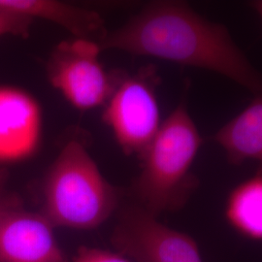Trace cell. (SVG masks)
Returning a JSON list of instances; mask_svg holds the SVG:
<instances>
[{
    "instance_id": "obj_9",
    "label": "cell",
    "mask_w": 262,
    "mask_h": 262,
    "mask_svg": "<svg viewBox=\"0 0 262 262\" xmlns=\"http://www.w3.org/2000/svg\"><path fill=\"white\" fill-rule=\"evenodd\" d=\"M0 10L31 19H46L64 28L74 38L98 44L108 31L97 12L56 0H0Z\"/></svg>"
},
{
    "instance_id": "obj_11",
    "label": "cell",
    "mask_w": 262,
    "mask_h": 262,
    "mask_svg": "<svg viewBox=\"0 0 262 262\" xmlns=\"http://www.w3.org/2000/svg\"><path fill=\"white\" fill-rule=\"evenodd\" d=\"M225 216L237 232L253 241L262 239V173L238 185L230 192Z\"/></svg>"
},
{
    "instance_id": "obj_2",
    "label": "cell",
    "mask_w": 262,
    "mask_h": 262,
    "mask_svg": "<svg viewBox=\"0 0 262 262\" xmlns=\"http://www.w3.org/2000/svg\"><path fill=\"white\" fill-rule=\"evenodd\" d=\"M202 145L196 124L183 98L139 160L140 174L131 191L139 206L157 215L174 212L187 204L196 188L191 167Z\"/></svg>"
},
{
    "instance_id": "obj_5",
    "label": "cell",
    "mask_w": 262,
    "mask_h": 262,
    "mask_svg": "<svg viewBox=\"0 0 262 262\" xmlns=\"http://www.w3.org/2000/svg\"><path fill=\"white\" fill-rule=\"evenodd\" d=\"M101 52L95 41L72 38L57 44L48 59L50 83L79 110L103 107L112 93L116 71L104 69Z\"/></svg>"
},
{
    "instance_id": "obj_4",
    "label": "cell",
    "mask_w": 262,
    "mask_h": 262,
    "mask_svg": "<svg viewBox=\"0 0 262 262\" xmlns=\"http://www.w3.org/2000/svg\"><path fill=\"white\" fill-rule=\"evenodd\" d=\"M156 68L135 74L116 71L112 93L104 105L102 120L125 156L142 158L161 125Z\"/></svg>"
},
{
    "instance_id": "obj_8",
    "label": "cell",
    "mask_w": 262,
    "mask_h": 262,
    "mask_svg": "<svg viewBox=\"0 0 262 262\" xmlns=\"http://www.w3.org/2000/svg\"><path fill=\"white\" fill-rule=\"evenodd\" d=\"M42 111L27 92L0 86V164L29 159L40 145Z\"/></svg>"
},
{
    "instance_id": "obj_12",
    "label": "cell",
    "mask_w": 262,
    "mask_h": 262,
    "mask_svg": "<svg viewBox=\"0 0 262 262\" xmlns=\"http://www.w3.org/2000/svg\"><path fill=\"white\" fill-rule=\"evenodd\" d=\"M33 19L26 16L0 10V36L28 37Z\"/></svg>"
},
{
    "instance_id": "obj_10",
    "label": "cell",
    "mask_w": 262,
    "mask_h": 262,
    "mask_svg": "<svg viewBox=\"0 0 262 262\" xmlns=\"http://www.w3.org/2000/svg\"><path fill=\"white\" fill-rule=\"evenodd\" d=\"M233 165L246 161H261L262 98L256 95L242 112L225 124L214 136Z\"/></svg>"
},
{
    "instance_id": "obj_14",
    "label": "cell",
    "mask_w": 262,
    "mask_h": 262,
    "mask_svg": "<svg viewBox=\"0 0 262 262\" xmlns=\"http://www.w3.org/2000/svg\"><path fill=\"white\" fill-rule=\"evenodd\" d=\"M16 205H19V200L14 195L8 193L0 180V210Z\"/></svg>"
},
{
    "instance_id": "obj_7",
    "label": "cell",
    "mask_w": 262,
    "mask_h": 262,
    "mask_svg": "<svg viewBox=\"0 0 262 262\" xmlns=\"http://www.w3.org/2000/svg\"><path fill=\"white\" fill-rule=\"evenodd\" d=\"M41 213L19 205L0 210V262H68Z\"/></svg>"
},
{
    "instance_id": "obj_13",
    "label": "cell",
    "mask_w": 262,
    "mask_h": 262,
    "mask_svg": "<svg viewBox=\"0 0 262 262\" xmlns=\"http://www.w3.org/2000/svg\"><path fill=\"white\" fill-rule=\"evenodd\" d=\"M72 262H132L122 254L98 248L82 247Z\"/></svg>"
},
{
    "instance_id": "obj_1",
    "label": "cell",
    "mask_w": 262,
    "mask_h": 262,
    "mask_svg": "<svg viewBox=\"0 0 262 262\" xmlns=\"http://www.w3.org/2000/svg\"><path fill=\"white\" fill-rule=\"evenodd\" d=\"M102 51L155 56L225 76L255 95L261 77L236 45L228 29L180 1H154L121 28L107 31Z\"/></svg>"
},
{
    "instance_id": "obj_3",
    "label": "cell",
    "mask_w": 262,
    "mask_h": 262,
    "mask_svg": "<svg viewBox=\"0 0 262 262\" xmlns=\"http://www.w3.org/2000/svg\"><path fill=\"white\" fill-rule=\"evenodd\" d=\"M120 192L102 175L83 142L68 141L43 184L44 215L54 227L96 228L115 213Z\"/></svg>"
},
{
    "instance_id": "obj_6",
    "label": "cell",
    "mask_w": 262,
    "mask_h": 262,
    "mask_svg": "<svg viewBox=\"0 0 262 262\" xmlns=\"http://www.w3.org/2000/svg\"><path fill=\"white\" fill-rule=\"evenodd\" d=\"M111 243L132 262H204L192 237L161 224L139 205L121 212Z\"/></svg>"
}]
</instances>
